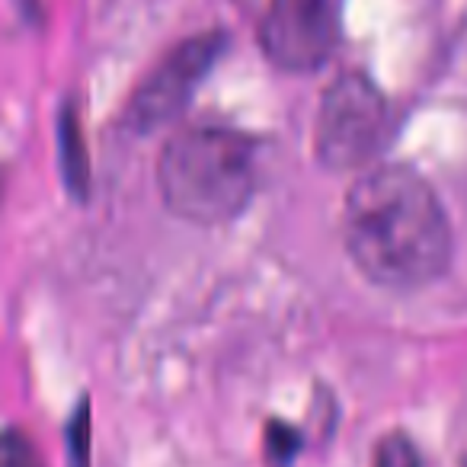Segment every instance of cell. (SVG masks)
<instances>
[{"label": "cell", "instance_id": "7", "mask_svg": "<svg viewBox=\"0 0 467 467\" xmlns=\"http://www.w3.org/2000/svg\"><path fill=\"white\" fill-rule=\"evenodd\" d=\"M375 467H422L413 441L403 435H388L375 448Z\"/></svg>", "mask_w": 467, "mask_h": 467}, {"label": "cell", "instance_id": "6", "mask_svg": "<svg viewBox=\"0 0 467 467\" xmlns=\"http://www.w3.org/2000/svg\"><path fill=\"white\" fill-rule=\"evenodd\" d=\"M301 451V435L288 422H269L266 426V458L273 467H288Z\"/></svg>", "mask_w": 467, "mask_h": 467}, {"label": "cell", "instance_id": "8", "mask_svg": "<svg viewBox=\"0 0 467 467\" xmlns=\"http://www.w3.org/2000/svg\"><path fill=\"white\" fill-rule=\"evenodd\" d=\"M4 467H42L36 448L20 432H14V429L4 439Z\"/></svg>", "mask_w": 467, "mask_h": 467}, {"label": "cell", "instance_id": "5", "mask_svg": "<svg viewBox=\"0 0 467 467\" xmlns=\"http://www.w3.org/2000/svg\"><path fill=\"white\" fill-rule=\"evenodd\" d=\"M339 42L333 0H273L260 20V46L275 67L317 71Z\"/></svg>", "mask_w": 467, "mask_h": 467}, {"label": "cell", "instance_id": "3", "mask_svg": "<svg viewBox=\"0 0 467 467\" xmlns=\"http://www.w3.org/2000/svg\"><path fill=\"white\" fill-rule=\"evenodd\" d=\"M388 99L365 74H343L327 87L314 125V150L327 170H358L381 150Z\"/></svg>", "mask_w": 467, "mask_h": 467}, {"label": "cell", "instance_id": "2", "mask_svg": "<svg viewBox=\"0 0 467 467\" xmlns=\"http://www.w3.org/2000/svg\"><path fill=\"white\" fill-rule=\"evenodd\" d=\"M157 186L167 208L192 224H227L256 189L254 141L231 129H186L157 161Z\"/></svg>", "mask_w": 467, "mask_h": 467}, {"label": "cell", "instance_id": "4", "mask_svg": "<svg viewBox=\"0 0 467 467\" xmlns=\"http://www.w3.org/2000/svg\"><path fill=\"white\" fill-rule=\"evenodd\" d=\"M224 33H202L176 46L129 97L125 122L131 125V131L148 135V131L173 122L186 109L192 93L199 90L205 74L212 71L218 55L224 52Z\"/></svg>", "mask_w": 467, "mask_h": 467}, {"label": "cell", "instance_id": "1", "mask_svg": "<svg viewBox=\"0 0 467 467\" xmlns=\"http://www.w3.org/2000/svg\"><path fill=\"white\" fill-rule=\"evenodd\" d=\"M343 237L358 273L384 288H420L451 263V224L439 195L400 163L371 167L352 182Z\"/></svg>", "mask_w": 467, "mask_h": 467}]
</instances>
